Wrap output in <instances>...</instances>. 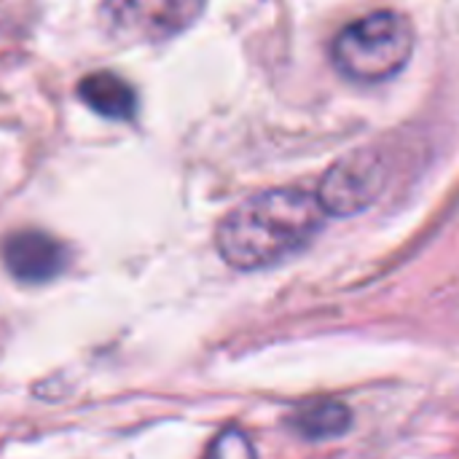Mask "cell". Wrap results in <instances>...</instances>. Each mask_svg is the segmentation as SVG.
Returning <instances> with one entry per match:
<instances>
[{"label": "cell", "instance_id": "1", "mask_svg": "<svg viewBox=\"0 0 459 459\" xmlns=\"http://www.w3.org/2000/svg\"><path fill=\"white\" fill-rule=\"evenodd\" d=\"M325 218L317 194L296 186L269 188L239 202L218 223L215 247L237 272L269 269L304 250Z\"/></svg>", "mask_w": 459, "mask_h": 459}, {"label": "cell", "instance_id": "2", "mask_svg": "<svg viewBox=\"0 0 459 459\" xmlns=\"http://www.w3.org/2000/svg\"><path fill=\"white\" fill-rule=\"evenodd\" d=\"M414 46L417 35L411 19L401 11L385 8L342 27L331 43V59L347 81L382 83L409 65Z\"/></svg>", "mask_w": 459, "mask_h": 459}, {"label": "cell", "instance_id": "3", "mask_svg": "<svg viewBox=\"0 0 459 459\" xmlns=\"http://www.w3.org/2000/svg\"><path fill=\"white\" fill-rule=\"evenodd\" d=\"M207 0H102L100 19L121 43H164L204 13Z\"/></svg>", "mask_w": 459, "mask_h": 459}, {"label": "cell", "instance_id": "4", "mask_svg": "<svg viewBox=\"0 0 459 459\" xmlns=\"http://www.w3.org/2000/svg\"><path fill=\"white\" fill-rule=\"evenodd\" d=\"M387 180L390 164L385 153L377 148H358L328 167L315 194L328 218H352L385 194Z\"/></svg>", "mask_w": 459, "mask_h": 459}, {"label": "cell", "instance_id": "5", "mask_svg": "<svg viewBox=\"0 0 459 459\" xmlns=\"http://www.w3.org/2000/svg\"><path fill=\"white\" fill-rule=\"evenodd\" d=\"M0 258L13 280L24 285H43L65 272L67 247L40 229H22L3 239Z\"/></svg>", "mask_w": 459, "mask_h": 459}, {"label": "cell", "instance_id": "6", "mask_svg": "<svg viewBox=\"0 0 459 459\" xmlns=\"http://www.w3.org/2000/svg\"><path fill=\"white\" fill-rule=\"evenodd\" d=\"M78 100L91 108L97 116L110 121H129L137 113V94L134 89L110 70H97L81 78Z\"/></svg>", "mask_w": 459, "mask_h": 459}, {"label": "cell", "instance_id": "7", "mask_svg": "<svg viewBox=\"0 0 459 459\" xmlns=\"http://www.w3.org/2000/svg\"><path fill=\"white\" fill-rule=\"evenodd\" d=\"M288 428L304 441H333L350 433L352 411L347 409V403L333 398L307 401L290 411Z\"/></svg>", "mask_w": 459, "mask_h": 459}, {"label": "cell", "instance_id": "8", "mask_svg": "<svg viewBox=\"0 0 459 459\" xmlns=\"http://www.w3.org/2000/svg\"><path fill=\"white\" fill-rule=\"evenodd\" d=\"M204 459H255V449L242 430L229 428L210 444Z\"/></svg>", "mask_w": 459, "mask_h": 459}]
</instances>
